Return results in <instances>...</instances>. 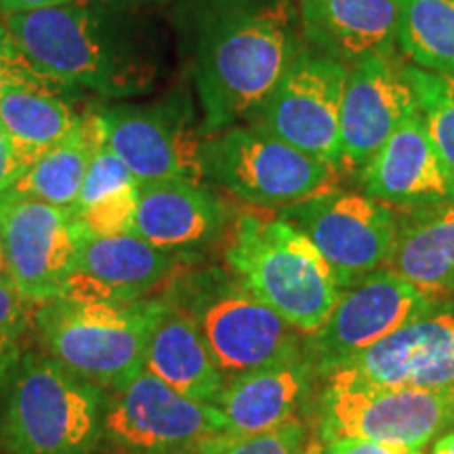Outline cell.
<instances>
[{
	"label": "cell",
	"instance_id": "cell-1",
	"mask_svg": "<svg viewBox=\"0 0 454 454\" xmlns=\"http://www.w3.org/2000/svg\"><path fill=\"white\" fill-rule=\"evenodd\" d=\"M184 32L207 135L251 122L308 47L297 0H187Z\"/></svg>",
	"mask_w": 454,
	"mask_h": 454
},
{
	"label": "cell",
	"instance_id": "cell-19",
	"mask_svg": "<svg viewBox=\"0 0 454 454\" xmlns=\"http://www.w3.org/2000/svg\"><path fill=\"white\" fill-rule=\"evenodd\" d=\"M309 49L354 67L368 57H397L400 0H297Z\"/></svg>",
	"mask_w": 454,
	"mask_h": 454
},
{
	"label": "cell",
	"instance_id": "cell-5",
	"mask_svg": "<svg viewBox=\"0 0 454 454\" xmlns=\"http://www.w3.org/2000/svg\"><path fill=\"white\" fill-rule=\"evenodd\" d=\"M99 385L51 356L24 357L11 381L3 442L11 454H90L104 435Z\"/></svg>",
	"mask_w": 454,
	"mask_h": 454
},
{
	"label": "cell",
	"instance_id": "cell-8",
	"mask_svg": "<svg viewBox=\"0 0 454 454\" xmlns=\"http://www.w3.org/2000/svg\"><path fill=\"white\" fill-rule=\"evenodd\" d=\"M187 314L227 377L303 356L299 331L223 271H204L187 284Z\"/></svg>",
	"mask_w": 454,
	"mask_h": 454
},
{
	"label": "cell",
	"instance_id": "cell-21",
	"mask_svg": "<svg viewBox=\"0 0 454 454\" xmlns=\"http://www.w3.org/2000/svg\"><path fill=\"white\" fill-rule=\"evenodd\" d=\"M316 366L308 354L280 364L227 377L213 408L231 435H253L294 421L314 387Z\"/></svg>",
	"mask_w": 454,
	"mask_h": 454
},
{
	"label": "cell",
	"instance_id": "cell-24",
	"mask_svg": "<svg viewBox=\"0 0 454 454\" xmlns=\"http://www.w3.org/2000/svg\"><path fill=\"white\" fill-rule=\"evenodd\" d=\"M387 268L431 297L454 291V202L400 217Z\"/></svg>",
	"mask_w": 454,
	"mask_h": 454
},
{
	"label": "cell",
	"instance_id": "cell-9",
	"mask_svg": "<svg viewBox=\"0 0 454 454\" xmlns=\"http://www.w3.org/2000/svg\"><path fill=\"white\" fill-rule=\"evenodd\" d=\"M278 217L297 227L331 265L340 291L372 271L387 268L395 251L400 217L394 207L366 196L328 187Z\"/></svg>",
	"mask_w": 454,
	"mask_h": 454
},
{
	"label": "cell",
	"instance_id": "cell-11",
	"mask_svg": "<svg viewBox=\"0 0 454 454\" xmlns=\"http://www.w3.org/2000/svg\"><path fill=\"white\" fill-rule=\"evenodd\" d=\"M107 147L139 184L162 179L202 181L200 145L207 137L194 122L187 95H170L154 104L98 106Z\"/></svg>",
	"mask_w": 454,
	"mask_h": 454
},
{
	"label": "cell",
	"instance_id": "cell-4",
	"mask_svg": "<svg viewBox=\"0 0 454 454\" xmlns=\"http://www.w3.org/2000/svg\"><path fill=\"white\" fill-rule=\"evenodd\" d=\"M160 301L57 297L43 303L36 326L49 356L99 387L121 389L145 366Z\"/></svg>",
	"mask_w": 454,
	"mask_h": 454
},
{
	"label": "cell",
	"instance_id": "cell-36",
	"mask_svg": "<svg viewBox=\"0 0 454 454\" xmlns=\"http://www.w3.org/2000/svg\"><path fill=\"white\" fill-rule=\"evenodd\" d=\"M4 271V253H3V240H0V274Z\"/></svg>",
	"mask_w": 454,
	"mask_h": 454
},
{
	"label": "cell",
	"instance_id": "cell-34",
	"mask_svg": "<svg viewBox=\"0 0 454 454\" xmlns=\"http://www.w3.org/2000/svg\"><path fill=\"white\" fill-rule=\"evenodd\" d=\"M76 3V0H0V13L3 15H17L27 13V11L61 7V4Z\"/></svg>",
	"mask_w": 454,
	"mask_h": 454
},
{
	"label": "cell",
	"instance_id": "cell-17",
	"mask_svg": "<svg viewBox=\"0 0 454 454\" xmlns=\"http://www.w3.org/2000/svg\"><path fill=\"white\" fill-rule=\"evenodd\" d=\"M357 181L366 196L408 211L454 202V170L429 137L419 112L395 129L357 173Z\"/></svg>",
	"mask_w": 454,
	"mask_h": 454
},
{
	"label": "cell",
	"instance_id": "cell-35",
	"mask_svg": "<svg viewBox=\"0 0 454 454\" xmlns=\"http://www.w3.org/2000/svg\"><path fill=\"white\" fill-rule=\"evenodd\" d=\"M431 454H454V429L440 435L438 442L431 448Z\"/></svg>",
	"mask_w": 454,
	"mask_h": 454
},
{
	"label": "cell",
	"instance_id": "cell-16",
	"mask_svg": "<svg viewBox=\"0 0 454 454\" xmlns=\"http://www.w3.org/2000/svg\"><path fill=\"white\" fill-rule=\"evenodd\" d=\"M340 368L385 387L454 391V303L434 305Z\"/></svg>",
	"mask_w": 454,
	"mask_h": 454
},
{
	"label": "cell",
	"instance_id": "cell-15",
	"mask_svg": "<svg viewBox=\"0 0 454 454\" xmlns=\"http://www.w3.org/2000/svg\"><path fill=\"white\" fill-rule=\"evenodd\" d=\"M417 98L397 57H368L349 67L339 124V170L360 173L406 118Z\"/></svg>",
	"mask_w": 454,
	"mask_h": 454
},
{
	"label": "cell",
	"instance_id": "cell-28",
	"mask_svg": "<svg viewBox=\"0 0 454 454\" xmlns=\"http://www.w3.org/2000/svg\"><path fill=\"white\" fill-rule=\"evenodd\" d=\"M425 127L435 147L454 170V78L404 64Z\"/></svg>",
	"mask_w": 454,
	"mask_h": 454
},
{
	"label": "cell",
	"instance_id": "cell-10",
	"mask_svg": "<svg viewBox=\"0 0 454 454\" xmlns=\"http://www.w3.org/2000/svg\"><path fill=\"white\" fill-rule=\"evenodd\" d=\"M223 434V417L211 404L179 394L145 368L116 389L104 414V435L127 454H194Z\"/></svg>",
	"mask_w": 454,
	"mask_h": 454
},
{
	"label": "cell",
	"instance_id": "cell-6",
	"mask_svg": "<svg viewBox=\"0 0 454 454\" xmlns=\"http://www.w3.org/2000/svg\"><path fill=\"white\" fill-rule=\"evenodd\" d=\"M202 181L259 208L293 207L333 187L337 170L253 124L208 133L200 145Z\"/></svg>",
	"mask_w": 454,
	"mask_h": 454
},
{
	"label": "cell",
	"instance_id": "cell-20",
	"mask_svg": "<svg viewBox=\"0 0 454 454\" xmlns=\"http://www.w3.org/2000/svg\"><path fill=\"white\" fill-rule=\"evenodd\" d=\"M230 207L211 187L192 179L139 184L133 234L179 253L213 242L230 225Z\"/></svg>",
	"mask_w": 454,
	"mask_h": 454
},
{
	"label": "cell",
	"instance_id": "cell-25",
	"mask_svg": "<svg viewBox=\"0 0 454 454\" xmlns=\"http://www.w3.org/2000/svg\"><path fill=\"white\" fill-rule=\"evenodd\" d=\"M106 141V129L98 107L82 114L67 137L51 147L15 181L9 196L32 198L53 207L74 208L81 194L89 164Z\"/></svg>",
	"mask_w": 454,
	"mask_h": 454
},
{
	"label": "cell",
	"instance_id": "cell-31",
	"mask_svg": "<svg viewBox=\"0 0 454 454\" xmlns=\"http://www.w3.org/2000/svg\"><path fill=\"white\" fill-rule=\"evenodd\" d=\"M34 76H38V74L26 64L24 57L15 47V41L11 38L7 26L0 20V95L9 84L27 81Z\"/></svg>",
	"mask_w": 454,
	"mask_h": 454
},
{
	"label": "cell",
	"instance_id": "cell-27",
	"mask_svg": "<svg viewBox=\"0 0 454 454\" xmlns=\"http://www.w3.org/2000/svg\"><path fill=\"white\" fill-rule=\"evenodd\" d=\"M397 51L419 70L454 78V0H400Z\"/></svg>",
	"mask_w": 454,
	"mask_h": 454
},
{
	"label": "cell",
	"instance_id": "cell-18",
	"mask_svg": "<svg viewBox=\"0 0 454 454\" xmlns=\"http://www.w3.org/2000/svg\"><path fill=\"white\" fill-rule=\"evenodd\" d=\"M177 253L158 248L135 234L78 236L76 263L61 297L139 301L179 270Z\"/></svg>",
	"mask_w": 454,
	"mask_h": 454
},
{
	"label": "cell",
	"instance_id": "cell-37",
	"mask_svg": "<svg viewBox=\"0 0 454 454\" xmlns=\"http://www.w3.org/2000/svg\"><path fill=\"white\" fill-rule=\"evenodd\" d=\"M411 454H421V450H419V452H411Z\"/></svg>",
	"mask_w": 454,
	"mask_h": 454
},
{
	"label": "cell",
	"instance_id": "cell-29",
	"mask_svg": "<svg viewBox=\"0 0 454 454\" xmlns=\"http://www.w3.org/2000/svg\"><path fill=\"white\" fill-rule=\"evenodd\" d=\"M308 446V431L299 421L253 435L223 434L208 440L194 454H316Z\"/></svg>",
	"mask_w": 454,
	"mask_h": 454
},
{
	"label": "cell",
	"instance_id": "cell-30",
	"mask_svg": "<svg viewBox=\"0 0 454 454\" xmlns=\"http://www.w3.org/2000/svg\"><path fill=\"white\" fill-rule=\"evenodd\" d=\"M27 301L11 284L7 276L0 278V371L13 360L17 340L27 325Z\"/></svg>",
	"mask_w": 454,
	"mask_h": 454
},
{
	"label": "cell",
	"instance_id": "cell-22",
	"mask_svg": "<svg viewBox=\"0 0 454 454\" xmlns=\"http://www.w3.org/2000/svg\"><path fill=\"white\" fill-rule=\"evenodd\" d=\"M144 368L202 404H213L225 383L194 317L168 303L152 328Z\"/></svg>",
	"mask_w": 454,
	"mask_h": 454
},
{
	"label": "cell",
	"instance_id": "cell-32",
	"mask_svg": "<svg viewBox=\"0 0 454 454\" xmlns=\"http://www.w3.org/2000/svg\"><path fill=\"white\" fill-rule=\"evenodd\" d=\"M26 170V164L21 162L20 156H17L13 144H11L4 129L0 127V202L11 194L15 181L20 179Z\"/></svg>",
	"mask_w": 454,
	"mask_h": 454
},
{
	"label": "cell",
	"instance_id": "cell-7",
	"mask_svg": "<svg viewBox=\"0 0 454 454\" xmlns=\"http://www.w3.org/2000/svg\"><path fill=\"white\" fill-rule=\"evenodd\" d=\"M454 425V391L385 387L351 368L328 374L322 440L360 438L419 452Z\"/></svg>",
	"mask_w": 454,
	"mask_h": 454
},
{
	"label": "cell",
	"instance_id": "cell-14",
	"mask_svg": "<svg viewBox=\"0 0 454 454\" xmlns=\"http://www.w3.org/2000/svg\"><path fill=\"white\" fill-rule=\"evenodd\" d=\"M81 223L72 208L7 196L0 202L4 271L30 303L61 297L76 263Z\"/></svg>",
	"mask_w": 454,
	"mask_h": 454
},
{
	"label": "cell",
	"instance_id": "cell-2",
	"mask_svg": "<svg viewBox=\"0 0 454 454\" xmlns=\"http://www.w3.org/2000/svg\"><path fill=\"white\" fill-rule=\"evenodd\" d=\"M3 21L26 64L61 87L124 99L158 76L154 34L135 0H76Z\"/></svg>",
	"mask_w": 454,
	"mask_h": 454
},
{
	"label": "cell",
	"instance_id": "cell-33",
	"mask_svg": "<svg viewBox=\"0 0 454 454\" xmlns=\"http://www.w3.org/2000/svg\"><path fill=\"white\" fill-rule=\"evenodd\" d=\"M325 450H317L316 454H411L402 448L385 446L379 442L360 440V438H334L325 442Z\"/></svg>",
	"mask_w": 454,
	"mask_h": 454
},
{
	"label": "cell",
	"instance_id": "cell-12",
	"mask_svg": "<svg viewBox=\"0 0 454 454\" xmlns=\"http://www.w3.org/2000/svg\"><path fill=\"white\" fill-rule=\"evenodd\" d=\"M348 67L305 47L248 124L339 173V124Z\"/></svg>",
	"mask_w": 454,
	"mask_h": 454
},
{
	"label": "cell",
	"instance_id": "cell-3",
	"mask_svg": "<svg viewBox=\"0 0 454 454\" xmlns=\"http://www.w3.org/2000/svg\"><path fill=\"white\" fill-rule=\"evenodd\" d=\"M225 261L248 293L303 334L320 331L340 297L326 259L308 236L280 217H238Z\"/></svg>",
	"mask_w": 454,
	"mask_h": 454
},
{
	"label": "cell",
	"instance_id": "cell-13",
	"mask_svg": "<svg viewBox=\"0 0 454 454\" xmlns=\"http://www.w3.org/2000/svg\"><path fill=\"white\" fill-rule=\"evenodd\" d=\"M434 297L394 270L372 271L340 291L325 326L311 334L309 360L317 374H331L371 345L434 308Z\"/></svg>",
	"mask_w": 454,
	"mask_h": 454
},
{
	"label": "cell",
	"instance_id": "cell-23",
	"mask_svg": "<svg viewBox=\"0 0 454 454\" xmlns=\"http://www.w3.org/2000/svg\"><path fill=\"white\" fill-rule=\"evenodd\" d=\"M66 89L38 74L9 84L0 95V127L26 168L81 122L82 114L66 99Z\"/></svg>",
	"mask_w": 454,
	"mask_h": 454
},
{
	"label": "cell",
	"instance_id": "cell-26",
	"mask_svg": "<svg viewBox=\"0 0 454 454\" xmlns=\"http://www.w3.org/2000/svg\"><path fill=\"white\" fill-rule=\"evenodd\" d=\"M139 202V181L104 141L84 175L74 215L93 236L133 234Z\"/></svg>",
	"mask_w": 454,
	"mask_h": 454
}]
</instances>
